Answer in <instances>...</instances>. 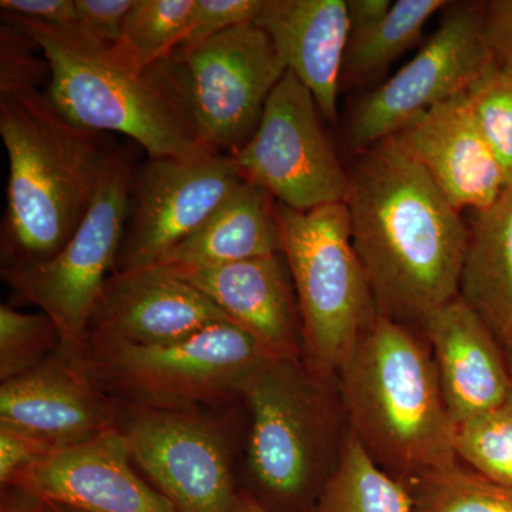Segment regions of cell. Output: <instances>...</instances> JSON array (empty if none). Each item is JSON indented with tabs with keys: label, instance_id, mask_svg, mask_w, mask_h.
<instances>
[{
	"label": "cell",
	"instance_id": "obj_26",
	"mask_svg": "<svg viewBox=\"0 0 512 512\" xmlns=\"http://www.w3.org/2000/svg\"><path fill=\"white\" fill-rule=\"evenodd\" d=\"M412 512H512V488L494 483L461 461L407 484Z\"/></svg>",
	"mask_w": 512,
	"mask_h": 512
},
{
	"label": "cell",
	"instance_id": "obj_12",
	"mask_svg": "<svg viewBox=\"0 0 512 512\" xmlns=\"http://www.w3.org/2000/svg\"><path fill=\"white\" fill-rule=\"evenodd\" d=\"M234 158H148L134 168L116 272L160 264L244 181Z\"/></svg>",
	"mask_w": 512,
	"mask_h": 512
},
{
	"label": "cell",
	"instance_id": "obj_33",
	"mask_svg": "<svg viewBox=\"0 0 512 512\" xmlns=\"http://www.w3.org/2000/svg\"><path fill=\"white\" fill-rule=\"evenodd\" d=\"M136 0H76L77 26L107 46L120 40L124 20Z\"/></svg>",
	"mask_w": 512,
	"mask_h": 512
},
{
	"label": "cell",
	"instance_id": "obj_7",
	"mask_svg": "<svg viewBox=\"0 0 512 512\" xmlns=\"http://www.w3.org/2000/svg\"><path fill=\"white\" fill-rule=\"evenodd\" d=\"M252 413L248 464L265 491L282 500L301 497L322 476L338 437L332 383L309 372L302 359L271 357L244 387Z\"/></svg>",
	"mask_w": 512,
	"mask_h": 512
},
{
	"label": "cell",
	"instance_id": "obj_13",
	"mask_svg": "<svg viewBox=\"0 0 512 512\" xmlns=\"http://www.w3.org/2000/svg\"><path fill=\"white\" fill-rule=\"evenodd\" d=\"M134 463L180 512H237L227 443L188 410L130 407L117 423Z\"/></svg>",
	"mask_w": 512,
	"mask_h": 512
},
{
	"label": "cell",
	"instance_id": "obj_35",
	"mask_svg": "<svg viewBox=\"0 0 512 512\" xmlns=\"http://www.w3.org/2000/svg\"><path fill=\"white\" fill-rule=\"evenodd\" d=\"M0 9L6 15L57 28L77 25L76 0H2Z\"/></svg>",
	"mask_w": 512,
	"mask_h": 512
},
{
	"label": "cell",
	"instance_id": "obj_38",
	"mask_svg": "<svg viewBox=\"0 0 512 512\" xmlns=\"http://www.w3.org/2000/svg\"><path fill=\"white\" fill-rule=\"evenodd\" d=\"M237 512H269L251 493H238Z\"/></svg>",
	"mask_w": 512,
	"mask_h": 512
},
{
	"label": "cell",
	"instance_id": "obj_14",
	"mask_svg": "<svg viewBox=\"0 0 512 512\" xmlns=\"http://www.w3.org/2000/svg\"><path fill=\"white\" fill-rule=\"evenodd\" d=\"M222 322L232 320L164 266L116 272L97 302L87 346L168 345Z\"/></svg>",
	"mask_w": 512,
	"mask_h": 512
},
{
	"label": "cell",
	"instance_id": "obj_17",
	"mask_svg": "<svg viewBox=\"0 0 512 512\" xmlns=\"http://www.w3.org/2000/svg\"><path fill=\"white\" fill-rule=\"evenodd\" d=\"M392 137L458 211L485 210L508 187L503 168L477 126L466 92L423 111Z\"/></svg>",
	"mask_w": 512,
	"mask_h": 512
},
{
	"label": "cell",
	"instance_id": "obj_41",
	"mask_svg": "<svg viewBox=\"0 0 512 512\" xmlns=\"http://www.w3.org/2000/svg\"><path fill=\"white\" fill-rule=\"evenodd\" d=\"M505 70H508V72H510L512 74V69H505Z\"/></svg>",
	"mask_w": 512,
	"mask_h": 512
},
{
	"label": "cell",
	"instance_id": "obj_30",
	"mask_svg": "<svg viewBox=\"0 0 512 512\" xmlns=\"http://www.w3.org/2000/svg\"><path fill=\"white\" fill-rule=\"evenodd\" d=\"M262 6L264 0H194L183 40L171 57L180 59L225 30L255 22Z\"/></svg>",
	"mask_w": 512,
	"mask_h": 512
},
{
	"label": "cell",
	"instance_id": "obj_21",
	"mask_svg": "<svg viewBox=\"0 0 512 512\" xmlns=\"http://www.w3.org/2000/svg\"><path fill=\"white\" fill-rule=\"evenodd\" d=\"M275 254H281L276 201L244 180L197 232L154 266L211 268Z\"/></svg>",
	"mask_w": 512,
	"mask_h": 512
},
{
	"label": "cell",
	"instance_id": "obj_28",
	"mask_svg": "<svg viewBox=\"0 0 512 512\" xmlns=\"http://www.w3.org/2000/svg\"><path fill=\"white\" fill-rule=\"evenodd\" d=\"M62 346V336L45 313L29 315L0 306V380L8 382L43 365Z\"/></svg>",
	"mask_w": 512,
	"mask_h": 512
},
{
	"label": "cell",
	"instance_id": "obj_9",
	"mask_svg": "<svg viewBox=\"0 0 512 512\" xmlns=\"http://www.w3.org/2000/svg\"><path fill=\"white\" fill-rule=\"evenodd\" d=\"M439 28L399 72L362 97L345 128V144L357 154L394 136L441 101L467 92L494 64L485 42L484 2H450Z\"/></svg>",
	"mask_w": 512,
	"mask_h": 512
},
{
	"label": "cell",
	"instance_id": "obj_11",
	"mask_svg": "<svg viewBox=\"0 0 512 512\" xmlns=\"http://www.w3.org/2000/svg\"><path fill=\"white\" fill-rule=\"evenodd\" d=\"M175 60L183 66L202 140L225 156L251 140L269 96L288 72L271 37L255 22L225 30Z\"/></svg>",
	"mask_w": 512,
	"mask_h": 512
},
{
	"label": "cell",
	"instance_id": "obj_37",
	"mask_svg": "<svg viewBox=\"0 0 512 512\" xmlns=\"http://www.w3.org/2000/svg\"><path fill=\"white\" fill-rule=\"evenodd\" d=\"M0 512H59L55 505L26 493L22 488L8 485L2 488Z\"/></svg>",
	"mask_w": 512,
	"mask_h": 512
},
{
	"label": "cell",
	"instance_id": "obj_15",
	"mask_svg": "<svg viewBox=\"0 0 512 512\" xmlns=\"http://www.w3.org/2000/svg\"><path fill=\"white\" fill-rule=\"evenodd\" d=\"M0 426L56 448L76 446L117 427L110 400L86 357L60 346L43 365L0 386Z\"/></svg>",
	"mask_w": 512,
	"mask_h": 512
},
{
	"label": "cell",
	"instance_id": "obj_23",
	"mask_svg": "<svg viewBox=\"0 0 512 512\" xmlns=\"http://www.w3.org/2000/svg\"><path fill=\"white\" fill-rule=\"evenodd\" d=\"M412 511L409 487L377 466L348 427L313 512Z\"/></svg>",
	"mask_w": 512,
	"mask_h": 512
},
{
	"label": "cell",
	"instance_id": "obj_4",
	"mask_svg": "<svg viewBox=\"0 0 512 512\" xmlns=\"http://www.w3.org/2000/svg\"><path fill=\"white\" fill-rule=\"evenodd\" d=\"M338 383L349 430L396 480L407 485L458 461L429 343L412 326L379 313Z\"/></svg>",
	"mask_w": 512,
	"mask_h": 512
},
{
	"label": "cell",
	"instance_id": "obj_3",
	"mask_svg": "<svg viewBox=\"0 0 512 512\" xmlns=\"http://www.w3.org/2000/svg\"><path fill=\"white\" fill-rule=\"evenodd\" d=\"M2 15L43 53L50 67L47 96L72 123L126 134L148 158L218 154L202 140L178 60L137 69L77 25L57 28Z\"/></svg>",
	"mask_w": 512,
	"mask_h": 512
},
{
	"label": "cell",
	"instance_id": "obj_39",
	"mask_svg": "<svg viewBox=\"0 0 512 512\" xmlns=\"http://www.w3.org/2000/svg\"><path fill=\"white\" fill-rule=\"evenodd\" d=\"M504 353L505 359H507L508 372H510L512 382V339L510 340V342L505 343Z\"/></svg>",
	"mask_w": 512,
	"mask_h": 512
},
{
	"label": "cell",
	"instance_id": "obj_1",
	"mask_svg": "<svg viewBox=\"0 0 512 512\" xmlns=\"http://www.w3.org/2000/svg\"><path fill=\"white\" fill-rule=\"evenodd\" d=\"M352 241L380 315L421 329L460 295L468 224L393 137L348 170Z\"/></svg>",
	"mask_w": 512,
	"mask_h": 512
},
{
	"label": "cell",
	"instance_id": "obj_6",
	"mask_svg": "<svg viewBox=\"0 0 512 512\" xmlns=\"http://www.w3.org/2000/svg\"><path fill=\"white\" fill-rule=\"evenodd\" d=\"M84 357L100 389L128 406L188 410L242 394L275 356L247 330L222 322L168 345H89Z\"/></svg>",
	"mask_w": 512,
	"mask_h": 512
},
{
	"label": "cell",
	"instance_id": "obj_19",
	"mask_svg": "<svg viewBox=\"0 0 512 512\" xmlns=\"http://www.w3.org/2000/svg\"><path fill=\"white\" fill-rule=\"evenodd\" d=\"M208 296L272 356L302 359L298 299L281 254L211 268H167Z\"/></svg>",
	"mask_w": 512,
	"mask_h": 512
},
{
	"label": "cell",
	"instance_id": "obj_36",
	"mask_svg": "<svg viewBox=\"0 0 512 512\" xmlns=\"http://www.w3.org/2000/svg\"><path fill=\"white\" fill-rule=\"evenodd\" d=\"M349 33L375 25L392 8V0H348Z\"/></svg>",
	"mask_w": 512,
	"mask_h": 512
},
{
	"label": "cell",
	"instance_id": "obj_5",
	"mask_svg": "<svg viewBox=\"0 0 512 512\" xmlns=\"http://www.w3.org/2000/svg\"><path fill=\"white\" fill-rule=\"evenodd\" d=\"M276 217L301 315L303 363L333 383L379 315L353 245L348 208L332 204L296 211L276 202Z\"/></svg>",
	"mask_w": 512,
	"mask_h": 512
},
{
	"label": "cell",
	"instance_id": "obj_8",
	"mask_svg": "<svg viewBox=\"0 0 512 512\" xmlns=\"http://www.w3.org/2000/svg\"><path fill=\"white\" fill-rule=\"evenodd\" d=\"M133 174L130 158L121 153L89 214L53 258L2 268L3 281L53 320L63 346L82 355L97 302L116 268Z\"/></svg>",
	"mask_w": 512,
	"mask_h": 512
},
{
	"label": "cell",
	"instance_id": "obj_27",
	"mask_svg": "<svg viewBox=\"0 0 512 512\" xmlns=\"http://www.w3.org/2000/svg\"><path fill=\"white\" fill-rule=\"evenodd\" d=\"M454 450L464 466L512 488V393L500 406L457 426Z\"/></svg>",
	"mask_w": 512,
	"mask_h": 512
},
{
	"label": "cell",
	"instance_id": "obj_40",
	"mask_svg": "<svg viewBox=\"0 0 512 512\" xmlns=\"http://www.w3.org/2000/svg\"><path fill=\"white\" fill-rule=\"evenodd\" d=\"M55 507L57 508V511H59V512H82V511L72 510V508L57 507V505H55Z\"/></svg>",
	"mask_w": 512,
	"mask_h": 512
},
{
	"label": "cell",
	"instance_id": "obj_31",
	"mask_svg": "<svg viewBox=\"0 0 512 512\" xmlns=\"http://www.w3.org/2000/svg\"><path fill=\"white\" fill-rule=\"evenodd\" d=\"M35 45L28 35L15 26L6 23L0 30V94L40 90L39 84L45 79L43 64L37 59L30 46Z\"/></svg>",
	"mask_w": 512,
	"mask_h": 512
},
{
	"label": "cell",
	"instance_id": "obj_16",
	"mask_svg": "<svg viewBox=\"0 0 512 512\" xmlns=\"http://www.w3.org/2000/svg\"><path fill=\"white\" fill-rule=\"evenodd\" d=\"M131 461L126 436L117 426L86 443L53 451L9 485L82 512H180L138 476Z\"/></svg>",
	"mask_w": 512,
	"mask_h": 512
},
{
	"label": "cell",
	"instance_id": "obj_32",
	"mask_svg": "<svg viewBox=\"0 0 512 512\" xmlns=\"http://www.w3.org/2000/svg\"><path fill=\"white\" fill-rule=\"evenodd\" d=\"M56 448L45 441L0 426V484L8 487L16 477L45 460Z\"/></svg>",
	"mask_w": 512,
	"mask_h": 512
},
{
	"label": "cell",
	"instance_id": "obj_10",
	"mask_svg": "<svg viewBox=\"0 0 512 512\" xmlns=\"http://www.w3.org/2000/svg\"><path fill=\"white\" fill-rule=\"evenodd\" d=\"M320 117L312 93L288 70L269 96L254 136L231 156L245 180L296 211L345 204L348 170Z\"/></svg>",
	"mask_w": 512,
	"mask_h": 512
},
{
	"label": "cell",
	"instance_id": "obj_22",
	"mask_svg": "<svg viewBox=\"0 0 512 512\" xmlns=\"http://www.w3.org/2000/svg\"><path fill=\"white\" fill-rule=\"evenodd\" d=\"M460 296L503 343L512 339V185L468 224Z\"/></svg>",
	"mask_w": 512,
	"mask_h": 512
},
{
	"label": "cell",
	"instance_id": "obj_29",
	"mask_svg": "<svg viewBox=\"0 0 512 512\" xmlns=\"http://www.w3.org/2000/svg\"><path fill=\"white\" fill-rule=\"evenodd\" d=\"M468 104L481 134L512 185V74L491 64L468 87Z\"/></svg>",
	"mask_w": 512,
	"mask_h": 512
},
{
	"label": "cell",
	"instance_id": "obj_2",
	"mask_svg": "<svg viewBox=\"0 0 512 512\" xmlns=\"http://www.w3.org/2000/svg\"><path fill=\"white\" fill-rule=\"evenodd\" d=\"M0 136L9 157L3 266L47 261L89 214L123 151L109 134L72 123L40 90L0 94Z\"/></svg>",
	"mask_w": 512,
	"mask_h": 512
},
{
	"label": "cell",
	"instance_id": "obj_24",
	"mask_svg": "<svg viewBox=\"0 0 512 512\" xmlns=\"http://www.w3.org/2000/svg\"><path fill=\"white\" fill-rule=\"evenodd\" d=\"M446 0H397L375 25L349 33L340 87L366 86L379 80L390 64L419 42L431 16Z\"/></svg>",
	"mask_w": 512,
	"mask_h": 512
},
{
	"label": "cell",
	"instance_id": "obj_34",
	"mask_svg": "<svg viewBox=\"0 0 512 512\" xmlns=\"http://www.w3.org/2000/svg\"><path fill=\"white\" fill-rule=\"evenodd\" d=\"M483 26L494 62L512 69V0L484 2Z\"/></svg>",
	"mask_w": 512,
	"mask_h": 512
},
{
	"label": "cell",
	"instance_id": "obj_25",
	"mask_svg": "<svg viewBox=\"0 0 512 512\" xmlns=\"http://www.w3.org/2000/svg\"><path fill=\"white\" fill-rule=\"evenodd\" d=\"M194 0H136L124 20L114 53L124 62L148 69L171 59L183 40Z\"/></svg>",
	"mask_w": 512,
	"mask_h": 512
},
{
	"label": "cell",
	"instance_id": "obj_20",
	"mask_svg": "<svg viewBox=\"0 0 512 512\" xmlns=\"http://www.w3.org/2000/svg\"><path fill=\"white\" fill-rule=\"evenodd\" d=\"M255 23L312 93L323 119L335 123L349 40L346 0H264Z\"/></svg>",
	"mask_w": 512,
	"mask_h": 512
},
{
	"label": "cell",
	"instance_id": "obj_18",
	"mask_svg": "<svg viewBox=\"0 0 512 512\" xmlns=\"http://www.w3.org/2000/svg\"><path fill=\"white\" fill-rule=\"evenodd\" d=\"M421 330L456 427L507 400L512 382L503 343L460 296L431 313Z\"/></svg>",
	"mask_w": 512,
	"mask_h": 512
}]
</instances>
